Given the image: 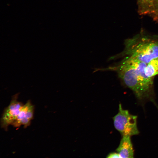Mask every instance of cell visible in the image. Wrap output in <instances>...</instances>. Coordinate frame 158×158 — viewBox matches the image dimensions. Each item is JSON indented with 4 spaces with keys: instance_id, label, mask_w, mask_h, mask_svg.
Listing matches in <instances>:
<instances>
[{
    "instance_id": "6da1fadb",
    "label": "cell",
    "mask_w": 158,
    "mask_h": 158,
    "mask_svg": "<svg viewBox=\"0 0 158 158\" xmlns=\"http://www.w3.org/2000/svg\"><path fill=\"white\" fill-rule=\"evenodd\" d=\"M146 65L144 63L125 57L108 67L96 68L94 71L116 72L124 84L133 92L139 100H149L156 105L154 98L153 78L145 75Z\"/></svg>"
},
{
    "instance_id": "7a4b0ae2",
    "label": "cell",
    "mask_w": 158,
    "mask_h": 158,
    "mask_svg": "<svg viewBox=\"0 0 158 158\" xmlns=\"http://www.w3.org/2000/svg\"><path fill=\"white\" fill-rule=\"evenodd\" d=\"M124 44L123 50L108 60L127 57L147 64L158 58V36L138 35L126 40Z\"/></svg>"
},
{
    "instance_id": "3957f363",
    "label": "cell",
    "mask_w": 158,
    "mask_h": 158,
    "mask_svg": "<svg viewBox=\"0 0 158 158\" xmlns=\"http://www.w3.org/2000/svg\"><path fill=\"white\" fill-rule=\"evenodd\" d=\"M137 119V116L131 114L128 110L123 109L120 104L118 112L113 117L114 126L122 136L138 135L139 131Z\"/></svg>"
},
{
    "instance_id": "277c9868",
    "label": "cell",
    "mask_w": 158,
    "mask_h": 158,
    "mask_svg": "<svg viewBox=\"0 0 158 158\" xmlns=\"http://www.w3.org/2000/svg\"><path fill=\"white\" fill-rule=\"evenodd\" d=\"M18 95L12 97L9 105L4 110L1 119L2 128L6 130L8 126L12 123L16 119L23 106V104L18 101Z\"/></svg>"
},
{
    "instance_id": "5b68a950",
    "label": "cell",
    "mask_w": 158,
    "mask_h": 158,
    "mask_svg": "<svg viewBox=\"0 0 158 158\" xmlns=\"http://www.w3.org/2000/svg\"><path fill=\"white\" fill-rule=\"evenodd\" d=\"M34 107L30 100L23 105L16 119L12 124L15 127L22 125L26 127L30 124L34 113Z\"/></svg>"
},
{
    "instance_id": "8992f818",
    "label": "cell",
    "mask_w": 158,
    "mask_h": 158,
    "mask_svg": "<svg viewBox=\"0 0 158 158\" xmlns=\"http://www.w3.org/2000/svg\"><path fill=\"white\" fill-rule=\"evenodd\" d=\"M130 137L122 136L119 145L116 149V152L121 158H133L134 150Z\"/></svg>"
},
{
    "instance_id": "52a82bcc",
    "label": "cell",
    "mask_w": 158,
    "mask_h": 158,
    "mask_svg": "<svg viewBox=\"0 0 158 158\" xmlns=\"http://www.w3.org/2000/svg\"><path fill=\"white\" fill-rule=\"evenodd\" d=\"M139 10L141 14L150 13L156 11V0H137Z\"/></svg>"
},
{
    "instance_id": "ba28073f",
    "label": "cell",
    "mask_w": 158,
    "mask_h": 158,
    "mask_svg": "<svg viewBox=\"0 0 158 158\" xmlns=\"http://www.w3.org/2000/svg\"><path fill=\"white\" fill-rule=\"evenodd\" d=\"M145 73L147 76L152 78L158 75V58L151 60L146 64Z\"/></svg>"
},
{
    "instance_id": "9c48e42d",
    "label": "cell",
    "mask_w": 158,
    "mask_h": 158,
    "mask_svg": "<svg viewBox=\"0 0 158 158\" xmlns=\"http://www.w3.org/2000/svg\"><path fill=\"white\" fill-rule=\"evenodd\" d=\"M107 157L108 158H121L117 152H113L108 154Z\"/></svg>"
},
{
    "instance_id": "30bf717a",
    "label": "cell",
    "mask_w": 158,
    "mask_h": 158,
    "mask_svg": "<svg viewBox=\"0 0 158 158\" xmlns=\"http://www.w3.org/2000/svg\"><path fill=\"white\" fill-rule=\"evenodd\" d=\"M156 6L158 7V0H156Z\"/></svg>"
}]
</instances>
